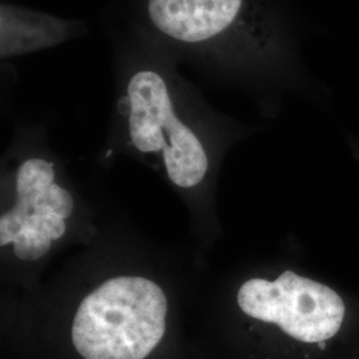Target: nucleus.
Segmentation results:
<instances>
[{
    "label": "nucleus",
    "instance_id": "1",
    "mask_svg": "<svg viewBox=\"0 0 359 359\" xmlns=\"http://www.w3.org/2000/svg\"><path fill=\"white\" fill-rule=\"evenodd\" d=\"M163 289L142 277H117L87 295L72 323V344L84 359L147 358L165 334Z\"/></svg>",
    "mask_w": 359,
    "mask_h": 359
},
{
    "label": "nucleus",
    "instance_id": "5",
    "mask_svg": "<svg viewBox=\"0 0 359 359\" xmlns=\"http://www.w3.org/2000/svg\"><path fill=\"white\" fill-rule=\"evenodd\" d=\"M53 177V167L46 160L31 158L20 165L16 177V204L0 218L1 246L13 244L23 224L32 215L55 213L47 198Z\"/></svg>",
    "mask_w": 359,
    "mask_h": 359
},
{
    "label": "nucleus",
    "instance_id": "2",
    "mask_svg": "<svg viewBox=\"0 0 359 359\" xmlns=\"http://www.w3.org/2000/svg\"><path fill=\"white\" fill-rule=\"evenodd\" d=\"M237 302L246 316L276 323L283 333L306 344L333 338L345 318L344 301L333 289L290 270L276 281H246Z\"/></svg>",
    "mask_w": 359,
    "mask_h": 359
},
{
    "label": "nucleus",
    "instance_id": "4",
    "mask_svg": "<svg viewBox=\"0 0 359 359\" xmlns=\"http://www.w3.org/2000/svg\"><path fill=\"white\" fill-rule=\"evenodd\" d=\"M243 4L244 0H149L148 13L163 34L198 43L231 26Z\"/></svg>",
    "mask_w": 359,
    "mask_h": 359
},
{
    "label": "nucleus",
    "instance_id": "3",
    "mask_svg": "<svg viewBox=\"0 0 359 359\" xmlns=\"http://www.w3.org/2000/svg\"><path fill=\"white\" fill-rule=\"evenodd\" d=\"M129 135L142 152H163L168 176L181 188L204 179L208 157L203 144L173 111L167 84L154 71H142L128 84Z\"/></svg>",
    "mask_w": 359,
    "mask_h": 359
}]
</instances>
